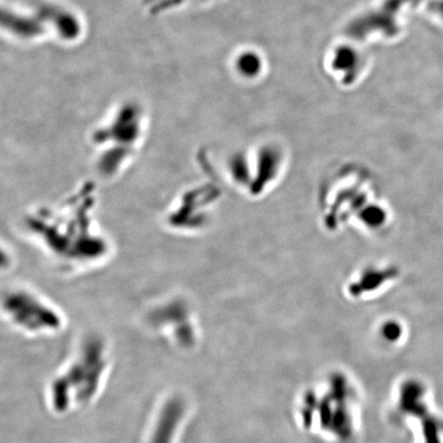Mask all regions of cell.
<instances>
[{
	"instance_id": "1",
	"label": "cell",
	"mask_w": 443,
	"mask_h": 443,
	"mask_svg": "<svg viewBox=\"0 0 443 443\" xmlns=\"http://www.w3.org/2000/svg\"><path fill=\"white\" fill-rule=\"evenodd\" d=\"M109 369L106 344L96 337L86 340L50 378L45 392L48 408L59 415L89 408L98 398Z\"/></svg>"
},
{
	"instance_id": "3",
	"label": "cell",
	"mask_w": 443,
	"mask_h": 443,
	"mask_svg": "<svg viewBox=\"0 0 443 443\" xmlns=\"http://www.w3.org/2000/svg\"><path fill=\"white\" fill-rule=\"evenodd\" d=\"M185 401L172 397L160 406L150 430L149 443H173L186 417Z\"/></svg>"
},
{
	"instance_id": "2",
	"label": "cell",
	"mask_w": 443,
	"mask_h": 443,
	"mask_svg": "<svg viewBox=\"0 0 443 443\" xmlns=\"http://www.w3.org/2000/svg\"><path fill=\"white\" fill-rule=\"evenodd\" d=\"M32 301V300H31ZM18 301L10 298L6 306L9 320L18 330L30 335H48L58 332L62 319L54 309L38 301Z\"/></svg>"
}]
</instances>
